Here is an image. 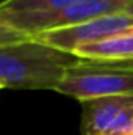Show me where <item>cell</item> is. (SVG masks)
<instances>
[{
    "mask_svg": "<svg viewBox=\"0 0 133 135\" xmlns=\"http://www.w3.org/2000/svg\"><path fill=\"white\" fill-rule=\"evenodd\" d=\"M77 55L32 36L0 46V85L14 90H57Z\"/></svg>",
    "mask_w": 133,
    "mask_h": 135,
    "instance_id": "6da1fadb",
    "label": "cell"
},
{
    "mask_svg": "<svg viewBox=\"0 0 133 135\" xmlns=\"http://www.w3.org/2000/svg\"><path fill=\"white\" fill-rule=\"evenodd\" d=\"M55 91L80 102L105 96H133V60L78 58L66 69Z\"/></svg>",
    "mask_w": 133,
    "mask_h": 135,
    "instance_id": "7a4b0ae2",
    "label": "cell"
},
{
    "mask_svg": "<svg viewBox=\"0 0 133 135\" xmlns=\"http://www.w3.org/2000/svg\"><path fill=\"white\" fill-rule=\"evenodd\" d=\"M133 0H80L58 11L45 13H0V22L27 36L41 32L81 24L108 14L127 13Z\"/></svg>",
    "mask_w": 133,
    "mask_h": 135,
    "instance_id": "3957f363",
    "label": "cell"
},
{
    "mask_svg": "<svg viewBox=\"0 0 133 135\" xmlns=\"http://www.w3.org/2000/svg\"><path fill=\"white\" fill-rule=\"evenodd\" d=\"M81 135H133V96L81 101Z\"/></svg>",
    "mask_w": 133,
    "mask_h": 135,
    "instance_id": "277c9868",
    "label": "cell"
},
{
    "mask_svg": "<svg viewBox=\"0 0 133 135\" xmlns=\"http://www.w3.org/2000/svg\"><path fill=\"white\" fill-rule=\"evenodd\" d=\"M133 25V16L127 13H117V14H108V16H100L96 19L61 27V28H53L47 32H41L38 35H33L32 38L45 42L49 46H53L57 49H61L64 52H74L80 46L91 44L103 41L106 38H111L114 35L121 33Z\"/></svg>",
    "mask_w": 133,
    "mask_h": 135,
    "instance_id": "5b68a950",
    "label": "cell"
},
{
    "mask_svg": "<svg viewBox=\"0 0 133 135\" xmlns=\"http://www.w3.org/2000/svg\"><path fill=\"white\" fill-rule=\"evenodd\" d=\"M78 58L94 60H133V25L103 41L80 46L72 52Z\"/></svg>",
    "mask_w": 133,
    "mask_h": 135,
    "instance_id": "8992f818",
    "label": "cell"
},
{
    "mask_svg": "<svg viewBox=\"0 0 133 135\" xmlns=\"http://www.w3.org/2000/svg\"><path fill=\"white\" fill-rule=\"evenodd\" d=\"M80 0H2L0 13H45L58 11Z\"/></svg>",
    "mask_w": 133,
    "mask_h": 135,
    "instance_id": "52a82bcc",
    "label": "cell"
},
{
    "mask_svg": "<svg viewBox=\"0 0 133 135\" xmlns=\"http://www.w3.org/2000/svg\"><path fill=\"white\" fill-rule=\"evenodd\" d=\"M28 38L25 33L6 25V24H2L0 22V46L2 44H11V42H17V41H22Z\"/></svg>",
    "mask_w": 133,
    "mask_h": 135,
    "instance_id": "ba28073f",
    "label": "cell"
},
{
    "mask_svg": "<svg viewBox=\"0 0 133 135\" xmlns=\"http://www.w3.org/2000/svg\"><path fill=\"white\" fill-rule=\"evenodd\" d=\"M127 14H132L133 16V2H132V5H130V8H129V11H127Z\"/></svg>",
    "mask_w": 133,
    "mask_h": 135,
    "instance_id": "9c48e42d",
    "label": "cell"
},
{
    "mask_svg": "<svg viewBox=\"0 0 133 135\" xmlns=\"http://www.w3.org/2000/svg\"><path fill=\"white\" fill-rule=\"evenodd\" d=\"M0 90H3V86H2V85H0Z\"/></svg>",
    "mask_w": 133,
    "mask_h": 135,
    "instance_id": "30bf717a",
    "label": "cell"
}]
</instances>
